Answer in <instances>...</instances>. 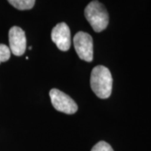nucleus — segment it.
<instances>
[{
	"label": "nucleus",
	"instance_id": "1",
	"mask_svg": "<svg viewBox=\"0 0 151 151\" xmlns=\"http://www.w3.org/2000/svg\"><path fill=\"white\" fill-rule=\"evenodd\" d=\"M93 92L99 98L106 99L111 96L113 89V77L108 68L97 65L93 68L90 79Z\"/></svg>",
	"mask_w": 151,
	"mask_h": 151
},
{
	"label": "nucleus",
	"instance_id": "2",
	"mask_svg": "<svg viewBox=\"0 0 151 151\" xmlns=\"http://www.w3.org/2000/svg\"><path fill=\"white\" fill-rule=\"evenodd\" d=\"M84 14L95 32H102L108 27L109 22L108 11L97 0H93L86 6Z\"/></svg>",
	"mask_w": 151,
	"mask_h": 151
},
{
	"label": "nucleus",
	"instance_id": "3",
	"mask_svg": "<svg viewBox=\"0 0 151 151\" xmlns=\"http://www.w3.org/2000/svg\"><path fill=\"white\" fill-rule=\"evenodd\" d=\"M76 52L80 59L91 62L93 59V40L92 36L86 32L76 33L73 39Z\"/></svg>",
	"mask_w": 151,
	"mask_h": 151
},
{
	"label": "nucleus",
	"instance_id": "4",
	"mask_svg": "<svg viewBox=\"0 0 151 151\" xmlns=\"http://www.w3.org/2000/svg\"><path fill=\"white\" fill-rule=\"evenodd\" d=\"M50 97L55 109L59 112L66 114H73L78 109L75 101L58 89H51L50 92Z\"/></svg>",
	"mask_w": 151,
	"mask_h": 151
},
{
	"label": "nucleus",
	"instance_id": "5",
	"mask_svg": "<svg viewBox=\"0 0 151 151\" xmlns=\"http://www.w3.org/2000/svg\"><path fill=\"white\" fill-rule=\"evenodd\" d=\"M9 50L11 53L17 56H20L24 54L26 50V36L25 33L21 28L14 26L9 32Z\"/></svg>",
	"mask_w": 151,
	"mask_h": 151
},
{
	"label": "nucleus",
	"instance_id": "6",
	"mask_svg": "<svg viewBox=\"0 0 151 151\" xmlns=\"http://www.w3.org/2000/svg\"><path fill=\"white\" fill-rule=\"evenodd\" d=\"M51 40L59 50L62 51L68 50L70 47V31L65 23H59L51 31Z\"/></svg>",
	"mask_w": 151,
	"mask_h": 151
},
{
	"label": "nucleus",
	"instance_id": "7",
	"mask_svg": "<svg viewBox=\"0 0 151 151\" xmlns=\"http://www.w3.org/2000/svg\"><path fill=\"white\" fill-rule=\"evenodd\" d=\"M11 5L19 10L31 9L35 3V0H8Z\"/></svg>",
	"mask_w": 151,
	"mask_h": 151
},
{
	"label": "nucleus",
	"instance_id": "8",
	"mask_svg": "<svg viewBox=\"0 0 151 151\" xmlns=\"http://www.w3.org/2000/svg\"><path fill=\"white\" fill-rule=\"evenodd\" d=\"M11 51L9 47H8L6 45L0 44V64L2 62H5L10 58Z\"/></svg>",
	"mask_w": 151,
	"mask_h": 151
},
{
	"label": "nucleus",
	"instance_id": "9",
	"mask_svg": "<svg viewBox=\"0 0 151 151\" xmlns=\"http://www.w3.org/2000/svg\"><path fill=\"white\" fill-rule=\"evenodd\" d=\"M91 151H113L111 145L105 141H100L92 147Z\"/></svg>",
	"mask_w": 151,
	"mask_h": 151
}]
</instances>
